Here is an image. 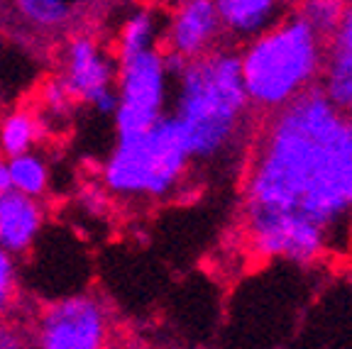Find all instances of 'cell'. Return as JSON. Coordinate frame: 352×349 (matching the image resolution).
Masks as SVG:
<instances>
[{"label": "cell", "mask_w": 352, "mask_h": 349, "mask_svg": "<svg viewBox=\"0 0 352 349\" xmlns=\"http://www.w3.org/2000/svg\"><path fill=\"white\" fill-rule=\"evenodd\" d=\"M352 215V117L320 86L270 113L242 188L254 254L311 264Z\"/></svg>", "instance_id": "1"}, {"label": "cell", "mask_w": 352, "mask_h": 349, "mask_svg": "<svg viewBox=\"0 0 352 349\" xmlns=\"http://www.w3.org/2000/svg\"><path fill=\"white\" fill-rule=\"evenodd\" d=\"M240 52L213 49L188 61L176 76L174 120L179 122L191 161H208L230 149L248 120Z\"/></svg>", "instance_id": "2"}, {"label": "cell", "mask_w": 352, "mask_h": 349, "mask_svg": "<svg viewBox=\"0 0 352 349\" xmlns=\"http://www.w3.org/2000/svg\"><path fill=\"white\" fill-rule=\"evenodd\" d=\"M325 42L294 12L250 39L240 52L242 86L252 110L276 113L316 88L323 76Z\"/></svg>", "instance_id": "3"}, {"label": "cell", "mask_w": 352, "mask_h": 349, "mask_svg": "<svg viewBox=\"0 0 352 349\" xmlns=\"http://www.w3.org/2000/svg\"><path fill=\"white\" fill-rule=\"evenodd\" d=\"M188 166L182 127L164 113L149 130L118 135L103 164V183L120 198H164L179 188Z\"/></svg>", "instance_id": "4"}, {"label": "cell", "mask_w": 352, "mask_h": 349, "mask_svg": "<svg viewBox=\"0 0 352 349\" xmlns=\"http://www.w3.org/2000/svg\"><path fill=\"white\" fill-rule=\"evenodd\" d=\"M116 91L120 105L116 110L118 135L144 132L164 115L169 74L160 49L142 52L125 61H118Z\"/></svg>", "instance_id": "5"}, {"label": "cell", "mask_w": 352, "mask_h": 349, "mask_svg": "<svg viewBox=\"0 0 352 349\" xmlns=\"http://www.w3.org/2000/svg\"><path fill=\"white\" fill-rule=\"evenodd\" d=\"M108 330V311L96 295H64L39 315L34 349H105Z\"/></svg>", "instance_id": "6"}, {"label": "cell", "mask_w": 352, "mask_h": 349, "mask_svg": "<svg viewBox=\"0 0 352 349\" xmlns=\"http://www.w3.org/2000/svg\"><path fill=\"white\" fill-rule=\"evenodd\" d=\"M118 66L100 52L98 42L86 34L69 39L64 52V71L56 81L72 100H91L105 88L116 86Z\"/></svg>", "instance_id": "7"}, {"label": "cell", "mask_w": 352, "mask_h": 349, "mask_svg": "<svg viewBox=\"0 0 352 349\" xmlns=\"http://www.w3.org/2000/svg\"><path fill=\"white\" fill-rule=\"evenodd\" d=\"M223 34L215 0H179L166 30V52L193 61L218 49Z\"/></svg>", "instance_id": "8"}, {"label": "cell", "mask_w": 352, "mask_h": 349, "mask_svg": "<svg viewBox=\"0 0 352 349\" xmlns=\"http://www.w3.org/2000/svg\"><path fill=\"white\" fill-rule=\"evenodd\" d=\"M318 86L330 103L352 117V0L336 34L325 42V64Z\"/></svg>", "instance_id": "9"}, {"label": "cell", "mask_w": 352, "mask_h": 349, "mask_svg": "<svg viewBox=\"0 0 352 349\" xmlns=\"http://www.w3.org/2000/svg\"><path fill=\"white\" fill-rule=\"evenodd\" d=\"M44 210L39 201L17 191L0 193V249L8 254H22L34 245L42 232Z\"/></svg>", "instance_id": "10"}, {"label": "cell", "mask_w": 352, "mask_h": 349, "mask_svg": "<svg viewBox=\"0 0 352 349\" xmlns=\"http://www.w3.org/2000/svg\"><path fill=\"white\" fill-rule=\"evenodd\" d=\"M215 8L223 32L245 42L284 20V0H215Z\"/></svg>", "instance_id": "11"}, {"label": "cell", "mask_w": 352, "mask_h": 349, "mask_svg": "<svg viewBox=\"0 0 352 349\" xmlns=\"http://www.w3.org/2000/svg\"><path fill=\"white\" fill-rule=\"evenodd\" d=\"M8 171H10L12 191L22 193V196L39 201L50 188V166L37 152L17 154V157L8 159Z\"/></svg>", "instance_id": "12"}, {"label": "cell", "mask_w": 352, "mask_h": 349, "mask_svg": "<svg viewBox=\"0 0 352 349\" xmlns=\"http://www.w3.org/2000/svg\"><path fill=\"white\" fill-rule=\"evenodd\" d=\"M39 139V125L28 110H12L0 120V152L6 159L28 154Z\"/></svg>", "instance_id": "13"}, {"label": "cell", "mask_w": 352, "mask_h": 349, "mask_svg": "<svg viewBox=\"0 0 352 349\" xmlns=\"http://www.w3.org/2000/svg\"><path fill=\"white\" fill-rule=\"evenodd\" d=\"M149 49H157V17L149 10H135L120 27L118 61H125Z\"/></svg>", "instance_id": "14"}, {"label": "cell", "mask_w": 352, "mask_h": 349, "mask_svg": "<svg viewBox=\"0 0 352 349\" xmlns=\"http://www.w3.org/2000/svg\"><path fill=\"white\" fill-rule=\"evenodd\" d=\"M350 0H298L296 15L314 30L323 42H328L336 34L340 25L345 8Z\"/></svg>", "instance_id": "15"}, {"label": "cell", "mask_w": 352, "mask_h": 349, "mask_svg": "<svg viewBox=\"0 0 352 349\" xmlns=\"http://www.w3.org/2000/svg\"><path fill=\"white\" fill-rule=\"evenodd\" d=\"M20 17L39 30H59L72 20L69 0H12Z\"/></svg>", "instance_id": "16"}, {"label": "cell", "mask_w": 352, "mask_h": 349, "mask_svg": "<svg viewBox=\"0 0 352 349\" xmlns=\"http://www.w3.org/2000/svg\"><path fill=\"white\" fill-rule=\"evenodd\" d=\"M17 273H15V257L0 249V317L10 311L12 300L17 293Z\"/></svg>", "instance_id": "17"}, {"label": "cell", "mask_w": 352, "mask_h": 349, "mask_svg": "<svg viewBox=\"0 0 352 349\" xmlns=\"http://www.w3.org/2000/svg\"><path fill=\"white\" fill-rule=\"evenodd\" d=\"M42 98H44V105H47L50 110H54V113H64L66 105L72 103V98L66 95L64 88H61V83L56 81V78H52V81L44 83Z\"/></svg>", "instance_id": "18"}, {"label": "cell", "mask_w": 352, "mask_h": 349, "mask_svg": "<svg viewBox=\"0 0 352 349\" xmlns=\"http://www.w3.org/2000/svg\"><path fill=\"white\" fill-rule=\"evenodd\" d=\"M91 105H94V110H96V113H100V115H116L118 105H120V98H118L116 86L105 88L103 93H98V95L91 100Z\"/></svg>", "instance_id": "19"}, {"label": "cell", "mask_w": 352, "mask_h": 349, "mask_svg": "<svg viewBox=\"0 0 352 349\" xmlns=\"http://www.w3.org/2000/svg\"><path fill=\"white\" fill-rule=\"evenodd\" d=\"M0 349H25V342H22L20 333L8 325L0 322Z\"/></svg>", "instance_id": "20"}, {"label": "cell", "mask_w": 352, "mask_h": 349, "mask_svg": "<svg viewBox=\"0 0 352 349\" xmlns=\"http://www.w3.org/2000/svg\"><path fill=\"white\" fill-rule=\"evenodd\" d=\"M10 171H8V159H0V193L10 191Z\"/></svg>", "instance_id": "21"}, {"label": "cell", "mask_w": 352, "mask_h": 349, "mask_svg": "<svg viewBox=\"0 0 352 349\" xmlns=\"http://www.w3.org/2000/svg\"><path fill=\"white\" fill-rule=\"evenodd\" d=\"M350 286H352V278H350Z\"/></svg>", "instance_id": "22"}]
</instances>
